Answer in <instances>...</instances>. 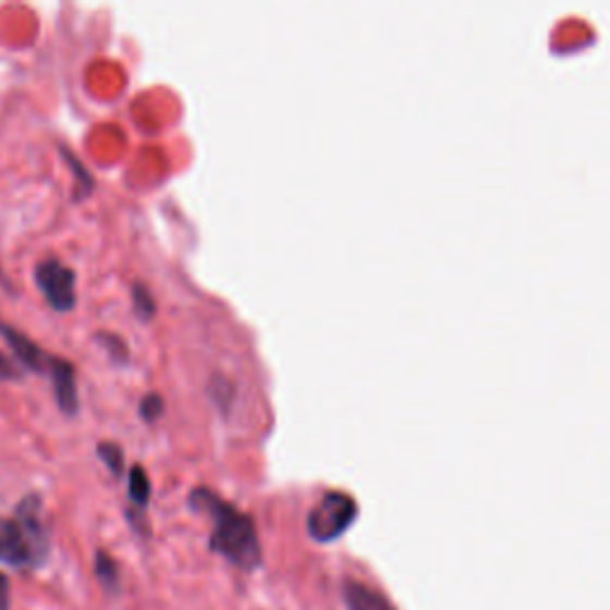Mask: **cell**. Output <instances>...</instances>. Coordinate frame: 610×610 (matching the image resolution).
<instances>
[{"mask_svg":"<svg viewBox=\"0 0 610 610\" xmlns=\"http://www.w3.org/2000/svg\"><path fill=\"white\" fill-rule=\"evenodd\" d=\"M188 505L198 513H206L212 520L210 549L227 558L239 570H256L263 563V551L258 541V532L253 520L241 513L239 508L220 499L218 493L198 487L191 491Z\"/></svg>","mask_w":610,"mask_h":610,"instance_id":"1","label":"cell"},{"mask_svg":"<svg viewBox=\"0 0 610 610\" xmlns=\"http://www.w3.org/2000/svg\"><path fill=\"white\" fill-rule=\"evenodd\" d=\"M48 556V529L44 503L36 493L27 496L15 517H0V563L12 568L38 565Z\"/></svg>","mask_w":610,"mask_h":610,"instance_id":"2","label":"cell"},{"mask_svg":"<svg viewBox=\"0 0 610 610\" xmlns=\"http://www.w3.org/2000/svg\"><path fill=\"white\" fill-rule=\"evenodd\" d=\"M355 515H358V505L349 493L329 491L308 515V534L315 541L329 544L353 525Z\"/></svg>","mask_w":610,"mask_h":610,"instance_id":"3","label":"cell"},{"mask_svg":"<svg viewBox=\"0 0 610 610\" xmlns=\"http://www.w3.org/2000/svg\"><path fill=\"white\" fill-rule=\"evenodd\" d=\"M36 286L41 291L46 303L56 313H70L76 305V274L70 265L60 258L48 256L36 265L34 270Z\"/></svg>","mask_w":610,"mask_h":610,"instance_id":"4","label":"cell"},{"mask_svg":"<svg viewBox=\"0 0 610 610\" xmlns=\"http://www.w3.org/2000/svg\"><path fill=\"white\" fill-rule=\"evenodd\" d=\"M0 337L8 341L10 351L15 353V358L24 367V370H32L36 375H48V377L56 375V370L62 363V358H58V355L48 353L46 349L38 346L34 339L17 332L15 327H10L3 320H0Z\"/></svg>","mask_w":610,"mask_h":610,"instance_id":"5","label":"cell"},{"mask_svg":"<svg viewBox=\"0 0 610 610\" xmlns=\"http://www.w3.org/2000/svg\"><path fill=\"white\" fill-rule=\"evenodd\" d=\"M50 381H53V391L60 411L65 415H76V411H80V389H76L74 365L70 361H62L56 375L50 377Z\"/></svg>","mask_w":610,"mask_h":610,"instance_id":"6","label":"cell"},{"mask_svg":"<svg viewBox=\"0 0 610 610\" xmlns=\"http://www.w3.org/2000/svg\"><path fill=\"white\" fill-rule=\"evenodd\" d=\"M343 601L349 610H396L387 596H381L377 589L367 587L363 582H346L343 584Z\"/></svg>","mask_w":610,"mask_h":610,"instance_id":"7","label":"cell"},{"mask_svg":"<svg viewBox=\"0 0 610 610\" xmlns=\"http://www.w3.org/2000/svg\"><path fill=\"white\" fill-rule=\"evenodd\" d=\"M126 485H130V499L136 508H144L150 501V479L148 473L142 465H132L130 477H126Z\"/></svg>","mask_w":610,"mask_h":610,"instance_id":"8","label":"cell"},{"mask_svg":"<svg viewBox=\"0 0 610 610\" xmlns=\"http://www.w3.org/2000/svg\"><path fill=\"white\" fill-rule=\"evenodd\" d=\"M96 575L106 589H118L120 584V568L112 561V556L106 551H98L96 556Z\"/></svg>","mask_w":610,"mask_h":610,"instance_id":"9","label":"cell"},{"mask_svg":"<svg viewBox=\"0 0 610 610\" xmlns=\"http://www.w3.org/2000/svg\"><path fill=\"white\" fill-rule=\"evenodd\" d=\"M98 457L106 463V467L112 475L120 477L124 473V451L120 443H114V441L98 443Z\"/></svg>","mask_w":610,"mask_h":610,"instance_id":"10","label":"cell"},{"mask_svg":"<svg viewBox=\"0 0 610 610\" xmlns=\"http://www.w3.org/2000/svg\"><path fill=\"white\" fill-rule=\"evenodd\" d=\"M132 298H134V310L138 317H142V320H150V317L158 313V303H156V298H152L150 289L146 284H134Z\"/></svg>","mask_w":610,"mask_h":610,"instance_id":"11","label":"cell"},{"mask_svg":"<svg viewBox=\"0 0 610 610\" xmlns=\"http://www.w3.org/2000/svg\"><path fill=\"white\" fill-rule=\"evenodd\" d=\"M62 158H65V160L72 164V170H74V180H76V182H82L80 196H88V194H91V188H94V176H91V172H88V170L84 168V164L72 156V150H70V148H65V146H62Z\"/></svg>","mask_w":610,"mask_h":610,"instance_id":"12","label":"cell"},{"mask_svg":"<svg viewBox=\"0 0 610 610\" xmlns=\"http://www.w3.org/2000/svg\"><path fill=\"white\" fill-rule=\"evenodd\" d=\"M162 413H164V401L162 396H158V393H146L142 403H138V415H142L144 423H158Z\"/></svg>","mask_w":610,"mask_h":610,"instance_id":"13","label":"cell"},{"mask_svg":"<svg viewBox=\"0 0 610 610\" xmlns=\"http://www.w3.org/2000/svg\"><path fill=\"white\" fill-rule=\"evenodd\" d=\"M96 339H100L103 343L100 346H106L108 353H110V358L112 361H118V363H124L130 361V349H126V341L120 339L118 334H110V332H100Z\"/></svg>","mask_w":610,"mask_h":610,"instance_id":"14","label":"cell"},{"mask_svg":"<svg viewBox=\"0 0 610 610\" xmlns=\"http://www.w3.org/2000/svg\"><path fill=\"white\" fill-rule=\"evenodd\" d=\"M17 358H8L5 353H0V379H20L22 370H20Z\"/></svg>","mask_w":610,"mask_h":610,"instance_id":"15","label":"cell"},{"mask_svg":"<svg viewBox=\"0 0 610 610\" xmlns=\"http://www.w3.org/2000/svg\"><path fill=\"white\" fill-rule=\"evenodd\" d=\"M0 610H10V582L0 572Z\"/></svg>","mask_w":610,"mask_h":610,"instance_id":"16","label":"cell"}]
</instances>
